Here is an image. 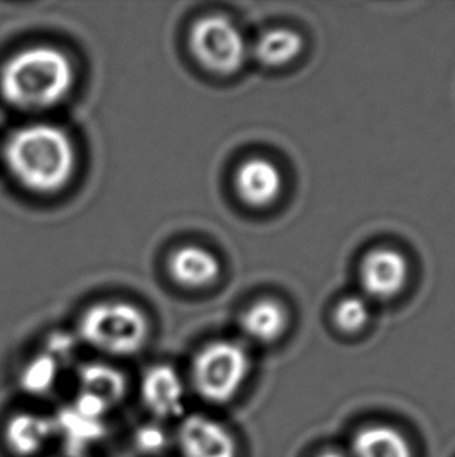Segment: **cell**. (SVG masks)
Returning <instances> with one entry per match:
<instances>
[{"instance_id":"6da1fadb","label":"cell","mask_w":455,"mask_h":457,"mask_svg":"<svg viewBox=\"0 0 455 457\" xmlns=\"http://www.w3.org/2000/svg\"><path fill=\"white\" fill-rule=\"evenodd\" d=\"M6 166L21 185L39 194L62 189L75 170V149L55 125L35 124L14 131L5 145Z\"/></svg>"},{"instance_id":"7a4b0ae2","label":"cell","mask_w":455,"mask_h":457,"mask_svg":"<svg viewBox=\"0 0 455 457\" xmlns=\"http://www.w3.org/2000/svg\"><path fill=\"white\" fill-rule=\"evenodd\" d=\"M74 81L70 60L49 46L21 50L0 69V93L8 104L27 110L60 104Z\"/></svg>"},{"instance_id":"3957f363","label":"cell","mask_w":455,"mask_h":457,"mask_svg":"<svg viewBox=\"0 0 455 457\" xmlns=\"http://www.w3.org/2000/svg\"><path fill=\"white\" fill-rule=\"evenodd\" d=\"M79 336L97 352L133 356L147 344V317L133 304L122 302L94 304L81 317Z\"/></svg>"},{"instance_id":"277c9868","label":"cell","mask_w":455,"mask_h":457,"mask_svg":"<svg viewBox=\"0 0 455 457\" xmlns=\"http://www.w3.org/2000/svg\"><path fill=\"white\" fill-rule=\"evenodd\" d=\"M252 371L245 348L233 340L203 346L192 362V387L203 402L227 404L244 389Z\"/></svg>"},{"instance_id":"5b68a950","label":"cell","mask_w":455,"mask_h":457,"mask_svg":"<svg viewBox=\"0 0 455 457\" xmlns=\"http://www.w3.org/2000/svg\"><path fill=\"white\" fill-rule=\"evenodd\" d=\"M191 49L204 68L220 75L237 72L246 60V41L228 18L214 14L197 21L191 30Z\"/></svg>"},{"instance_id":"8992f818","label":"cell","mask_w":455,"mask_h":457,"mask_svg":"<svg viewBox=\"0 0 455 457\" xmlns=\"http://www.w3.org/2000/svg\"><path fill=\"white\" fill-rule=\"evenodd\" d=\"M409 277V261L396 248H373L363 254L359 266V281L363 292L379 302H387L400 295L406 287Z\"/></svg>"},{"instance_id":"52a82bcc","label":"cell","mask_w":455,"mask_h":457,"mask_svg":"<svg viewBox=\"0 0 455 457\" xmlns=\"http://www.w3.org/2000/svg\"><path fill=\"white\" fill-rule=\"evenodd\" d=\"M181 457H237L239 448L234 434L222 421L210 415L183 417L177 433Z\"/></svg>"},{"instance_id":"ba28073f","label":"cell","mask_w":455,"mask_h":457,"mask_svg":"<svg viewBox=\"0 0 455 457\" xmlns=\"http://www.w3.org/2000/svg\"><path fill=\"white\" fill-rule=\"evenodd\" d=\"M139 392L144 406L154 419L172 420L185 415V379L170 365H153L145 370Z\"/></svg>"},{"instance_id":"9c48e42d","label":"cell","mask_w":455,"mask_h":457,"mask_svg":"<svg viewBox=\"0 0 455 457\" xmlns=\"http://www.w3.org/2000/svg\"><path fill=\"white\" fill-rule=\"evenodd\" d=\"M284 189L283 172L270 160L250 158L236 172V191L242 202L252 208L275 204Z\"/></svg>"},{"instance_id":"30bf717a","label":"cell","mask_w":455,"mask_h":457,"mask_svg":"<svg viewBox=\"0 0 455 457\" xmlns=\"http://www.w3.org/2000/svg\"><path fill=\"white\" fill-rule=\"evenodd\" d=\"M4 436L6 446L16 456H37L46 450L50 440L55 439L54 417L33 411L18 412L6 421Z\"/></svg>"},{"instance_id":"8fae6325","label":"cell","mask_w":455,"mask_h":457,"mask_svg":"<svg viewBox=\"0 0 455 457\" xmlns=\"http://www.w3.org/2000/svg\"><path fill=\"white\" fill-rule=\"evenodd\" d=\"M55 437H60L72 454H83V450L93 445L103 436L105 417L83 408L72 402L68 408L54 417Z\"/></svg>"},{"instance_id":"7c38bea8","label":"cell","mask_w":455,"mask_h":457,"mask_svg":"<svg viewBox=\"0 0 455 457\" xmlns=\"http://www.w3.org/2000/svg\"><path fill=\"white\" fill-rule=\"evenodd\" d=\"M77 383V396L99 404L108 414L122 403L127 394V379L122 371L102 362L83 365L79 371Z\"/></svg>"},{"instance_id":"4fadbf2b","label":"cell","mask_w":455,"mask_h":457,"mask_svg":"<svg viewBox=\"0 0 455 457\" xmlns=\"http://www.w3.org/2000/svg\"><path fill=\"white\" fill-rule=\"evenodd\" d=\"M169 269L175 281L187 287L212 285L220 275L216 256L197 245L178 248L170 258Z\"/></svg>"},{"instance_id":"5bb4252c","label":"cell","mask_w":455,"mask_h":457,"mask_svg":"<svg viewBox=\"0 0 455 457\" xmlns=\"http://www.w3.org/2000/svg\"><path fill=\"white\" fill-rule=\"evenodd\" d=\"M351 457H413V452L410 442L396 428L375 423L354 434Z\"/></svg>"},{"instance_id":"9a60e30c","label":"cell","mask_w":455,"mask_h":457,"mask_svg":"<svg viewBox=\"0 0 455 457\" xmlns=\"http://www.w3.org/2000/svg\"><path fill=\"white\" fill-rule=\"evenodd\" d=\"M240 327L254 342L271 344L285 333L289 327V314L283 303L273 298H262L246 309Z\"/></svg>"},{"instance_id":"2e32d148","label":"cell","mask_w":455,"mask_h":457,"mask_svg":"<svg viewBox=\"0 0 455 457\" xmlns=\"http://www.w3.org/2000/svg\"><path fill=\"white\" fill-rule=\"evenodd\" d=\"M302 37L295 30L277 27L265 31L252 47V54L267 68H283L302 55Z\"/></svg>"},{"instance_id":"e0dca14e","label":"cell","mask_w":455,"mask_h":457,"mask_svg":"<svg viewBox=\"0 0 455 457\" xmlns=\"http://www.w3.org/2000/svg\"><path fill=\"white\" fill-rule=\"evenodd\" d=\"M62 364L47 353L31 359L21 371V387L31 395H46L55 389Z\"/></svg>"},{"instance_id":"ac0fdd59","label":"cell","mask_w":455,"mask_h":457,"mask_svg":"<svg viewBox=\"0 0 455 457\" xmlns=\"http://www.w3.org/2000/svg\"><path fill=\"white\" fill-rule=\"evenodd\" d=\"M334 323L340 331L354 334L367 327L369 320L368 302L360 295L340 298L333 314Z\"/></svg>"},{"instance_id":"d6986e66","label":"cell","mask_w":455,"mask_h":457,"mask_svg":"<svg viewBox=\"0 0 455 457\" xmlns=\"http://www.w3.org/2000/svg\"><path fill=\"white\" fill-rule=\"evenodd\" d=\"M169 436L160 425H144L135 434V445L145 454H158L166 450Z\"/></svg>"},{"instance_id":"ffe728a7","label":"cell","mask_w":455,"mask_h":457,"mask_svg":"<svg viewBox=\"0 0 455 457\" xmlns=\"http://www.w3.org/2000/svg\"><path fill=\"white\" fill-rule=\"evenodd\" d=\"M75 337L72 334L68 333H56L52 334L49 339H47V354L52 358L56 359L60 364L64 362L66 359L70 358L75 353Z\"/></svg>"},{"instance_id":"44dd1931","label":"cell","mask_w":455,"mask_h":457,"mask_svg":"<svg viewBox=\"0 0 455 457\" xmlns=\"http://www.w3.org/2000/svg\"><path fill=\"white\" fill-rule=\"evenodd\" d=\"M315 457H348L344 453L339 452V450H334V448H327L325 452L318 453Z\"/></svg>"},{"instance_id":"7402d4cb","label":"cell","mask_w":455,"mask_h":457,"mask_svg":"<svg viewBox=\"0 0 455 457\" xmlns=\"http://www.w3.org/2000/svg\"><path fill=\"white\" fill-rule=\"evenodd\" d=\"M60 457H85L83 454H72V453H66V454H62Z\"/></svg>"}]
</instances>
